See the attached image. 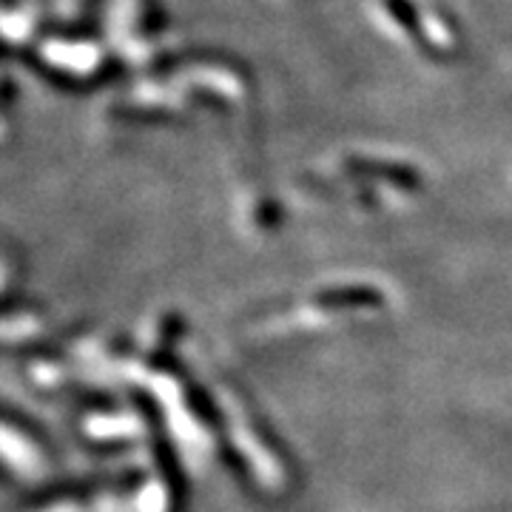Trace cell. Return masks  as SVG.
<instances>
[{"label": "cell", "mask_w": 512, "mask_h": 512, "mask_svg": "<svg viewBox=\"0 0 512 512\" xmlns=\"http://www.w3.org/2000/svg\"><path fill=\"white\" fill-rule=\"evenodd\" d=\"M134 404H137L140 416L146 419L148 436H151V456H154V464L160 470L165 493H168V512H185V498H188L185 470L183 464H180V458H177V453H174V444L168 441L163 413H160L157 402L148 396L146 390H137L134 393Z\"/></svg>", "instance_id": "1"}, {"label": "cell", "mask_w": 512, "mask_h": 512, "mask_svg": "<svg viewBox=\"0 0 512 512\" xmlns=\"http://www.w3.org/2000/svg\"><path fill=\"white\" fill-rule=\"evenodd\" d=\"M140 484V473H128L123 481L114 478H97V481H77V484H57V487H43L32 493L26 501V507H46V504H55V501H66L72 495H89L97 490H114V487H137Z\"/></svg>", "instance_id": "2"}, {"label": "cell", "mask_w": 512, "mask_h": 512, "mask_svg": "<svg viewBox=\"0 0 512 512\" xmlns=\"http://www.w3.org/2000/svg\"><path fill=\"white\" fill-rule=\"evenodd\" d=\"M183 396H185V404H188V410L194 413V419L202 421L208 430H214L217 436H222V413L220 407H217V402L211 399V393L205 390V387H200L197 382H185L183 387Z\"/></svg>", "instance_id": "3"}, {"label": "cell", "mask_w": 512, "mask_h": 512, "mask_svg": "<svg viewBox=\"0 0 512 512\" xmlns=\"http://www.w3.org/2000/svg\"><path fill=\"white\" fill-rule=\"evenodd\" d=\"M376 302H379V293L362 291V288L333 291L319 296V305H325V308H365V305H376Z\"/></svg>", "instance_id": "4"}]
</instances>
